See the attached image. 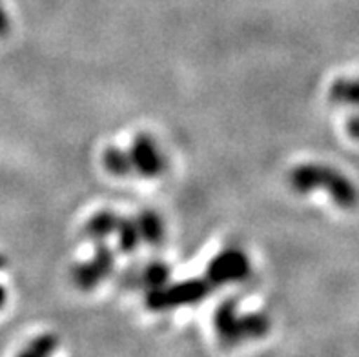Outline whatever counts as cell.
I'll use <instances>...</instances> for the list:
<instances>
[{
    "mask_svg": "<svg viewBox=\"0 0 359 357\" xmlns=\"http://www.w3.org/2000/svg\"><path fill=\"white\" fill-rule=\"evenodd\" d=\"M290 186L299 194L325 190L332 195L334 203L341 208H355L359 191L341 172L327 164H301L290 172Z\"/></svg>",
    "mask_w": 359,
    "mask_h": 357,
    "instance_id": "obj_1",
    "label": "cell"
},
{
    "mask_svg": "<svg viewBox=\"0 0 359 357\" xmlns=\"http://www.w3.org/2000/svg\"><path fill=\"white\" fill-rule=\"evenodd\" d=\"M214 326L223 344H239L246 339H257L269 334L270 319L264 314L254 312L239 316L236 299H228L219 304L214 317Z\"/></svg>",
    "mask_w": 359,
    "mask_h": 357,
    "instance_id": "obj_2",
    "label": "cell"
},
{
    "mask_svg": "<svg viewBox=\"0 0 359 357\" xmlns=\"http://www.w3.org/2000/svg\"><path fill=\"white\" fill-rule=\"evenodd\" d=\"M212 283L203 279H190L181 281L177 285L172 286H159V288L150 290V294L146 297V304L150 310H170V308H177L182 304H194L199 303L212 290Z\"/></svg>",
    "mask_w": 359,
    "mask_h": 357,
    "instance_id": "obj_3",
    "label": "cell"
},
{
    "mask_svg": "<svg viewBox=\"0 0 359 357\" xmlns=\"http://www.w3.org/2000/svg\"><path fill=\"white\" fill-rule=\"evenodd\" d=\"M248 274H250V261L245 252L237 248L224 250L208 264V281L214 286L237 283L246 279Z\"/></svg>",
    "mask_w": 359,
    "mask_h": 357,
    "instance_id": "obj_4",
    "label": "cell"
},
{
    "mask_svg": "<svg viewBox=\"0 0 359 357\" xmlns=\"http://www.w3.org/2000/svg\"><path fill=\"white\" fill-rule=\"evenodd\" d=\"M114 252L106 244H100L91 261L82 262V264L75 267V270H73V281L82 290L95 288L99 283H102L114 271Z\"/></svg>",
    "mask_w": 359,
    "mask_h": 357,
    "instance_id": "obj_5",
    "label": "cell"
},
{
    "mask_svg": "<svg viewBox=\"0 0 359 357\" xmlns=\"http://www.w3.org/2000/svg\"><path fill=\"white\" fill-rule=\"evenodd\" d=\"M133 170L144 177H157L166 170V159L159 149L157 142L148 133H139L133 139L132 149Z\"/></svg>",
    "mask_w": 359,
    "mask_h": 357,
    "instance_id": "obj_6",
    "label": "cell"
},
{
    "mask_svg": "<svg viewBox=\"0 0 359 357\" xmlns=\"http://www.w3.org/2000/svg\"><path fill=\"white\" fill-rule=\"evenodd\" d=\"M118 221H121V217H118L117 213L109 212V210H102V212L95 213V215L88 221L86 236L90 237V239L104 241L106 237L111 236L114 231H117Z\"/></svg>",
    "mask_w": 359,
    "mask_h": 357,
    "instance_id": "obj_7",
    "label": "cell"
},
{
    "mask_svg": "<svg viewBox=\"0 0 359 357\" xmlns=\"http://www.w3.org/2000/svg\"><path fill=\"white\" fill-rule=\"evenodd\" d=\"M141 241L148 244H159L164 239V222L155 212H142L135 217Z\"/></svg>",
    "mask_w": 359,
    "mask_h": 357,
    "instance_id": "obj_8",
    "label": "cell"
},
{
    "mask_svg": "<svg viewBox=\"0 0 359 357\" xmlns=\"http://www.w3.org/2000/svg\"><path fill=\"white\" fill-rule=\"evenodd\" d=\"M102 163H104L106 170L114 175H128V173L133 172V161L130 149L117 148V146H111L104 151V157H102Z\"/></svg>",
    "mask_w": 359,
    "mask_h": 357,
    "instance_id": "obj_9",
    "label": "cell"
},
{
    "mask_svg": "<svg viewBox=\"0 0 359 357\" xmlns=\"http://www.w3.org/2000/svg\"><path fill=\"white\" fill-rule=\"evenodd\" d=\"M330 99L341 105L359 106V79H339L330 88Z\"/></svg>",
    "mask_w": 359,
    "mask_h": 357,
    "instance_id": "obj_10",
    "label": "cell"
},
{
    "mask_svg": "<svg viewBox=\"0 0 359 357\" xmlns=\"http://www.w3.org/2000/svg\"><path fill=\"white\" fill-rule=\"evenodd\" d=\"M117 236H118V248L123 250V252H132V250L137 248V244L141 243V234H139L135 219L121 217L117 227Z\"/></svg>",
    "mask_w": 359,
    "mask_h": 357,
    "instance_id": "obj_11",
    "label": "cell"
},
{
    "mask_svg": "<svg viewBox=\"0 0 359 357\" xmlns=\"http://www.w3.org/2000/svg\"><path fill=\"white\" fill-rule=\"evenodd\" d=\"M170 277V268L163 262H154L150 267H146L144 274H142V283L150 290L159 288L168 283Z\"/></svg>",
    "mask_w": 359,
    "mask_h": 357,
    "instance_id": "obj_12",
    "label": "cell"
},
{
    "mask_svg": "<svg viewBox=\"0 0 359 357\" xmlns=\"http://www.w3.org/2000/svg\"><path fill=\"white\" fill-rule=\"evenodd\" d=\"M59 346V339L55 337V335H41V337H36L26 350H24V356H32V357H44V356H50L57 350Z\"/></svg>",
    "mask_w": 359,
    "mask_h": 357,
    "instance_id": "obj_13",
    "label": "cell"
},
{
    "mask_svg": "<svg viewBox=\"0 0 359 357\" xmlns=\"http://www.w3.org/2000/svg\"><path fill=\"white\" fill-rule=\"evenodd\" d=\"M9 32V17L6 13L4 6L0 2V35H6Z\"/></svg>",
    "mask_w": 359,
    "mask_h": 357,
    "instance_id": "obj_14",
    "label": "cell"
},
{
    "mask_svg": "<svg viewBox=\"0 0 359 357\" xmlns=\"http://www.w3.org/2000/svg\"><path fill=\"white\" fill-rule=\"evenodd\" d=\"M346 130H348V133H351L354 139H359V115H354V117L348 119Z\"/></svg>",
    "mask_w": 359,
    "mask_h": 357,
    "instance_id": "obj_15",
    "label": "cell"
},
{
    "mask_svg": "<svg viewBox=\"0 0 359 357\" xmlns=\"http://www.w3.org/2000/svg\"><path fill=\"white\" fill-rule=\"evenodd\" d=\"M4 267H6V259L0 255V270H2ZM4 303H6V290L0 286V308L4 307Z\"/></svg>",
    "mask_w": 359,
    "mask_h": 357,
    "instance_id": "obj_16",
    "label": "cell"
}]
</instances>
